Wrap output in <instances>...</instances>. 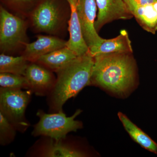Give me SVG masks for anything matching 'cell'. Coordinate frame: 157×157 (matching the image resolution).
Segmentation results:
<instances>
[{"label":"cell","mask_w":157,"mask_h":157,"mask_svg":"<svg viewBox=\"0 0 157 157\" xmlns=\"http://www.w3.org/2000/svg\"><path fill=\"white\" fill-rule=\"evenodd\" d=\"M132 14L143 29L152 34L155 33L157 30V11L152 3L135 9Z\"/></svg>","instance_id":"9a60e30c"},{"label":"cell","mask_w":157,"mask_h":157,"mask_svg":"<svg viewBox=\"0 0 157 157\" xmlns=\"http://www.w3.org/2000/svg\"><path fill=\"white\" fill-rule=\"evenodd\" d=\"M152 5L153 7H154L155 9L157 11V1L154 3H152Z\"/></svg>","instance_id":"7402d4cb"},{"label":"cell","mask_w":157,"mask_h":157,"mask_svg":"<svg viewBox=\"0 0 157 157\" xmlns=\"http://www.w3.org/2000/svg\"><path fill=\"white\" fill-rule=\"evenodd\" d=\"M94 63V57L89 51L56 71L57 77L52 95V105L55 111H62L69 99L91 84Z\"/></svg>","instance_id":"7a4b0ae2"},{"label":"cell","mask_w":157,"mask_h":157,"mask_svg":"<svg viewBox=\"0 0 157 157\" xmlns=\"http://www.w3.org/2000/svg\"><path fill=\"white\" fill-rule=\"evenodd\" d=\"M16 135V128L0 112V142L3 145L11 142Z\"/></svg>","instance_id":"ffe728a7"},{"label":"cell","mask_w":157,"mask_h":157,"mask_svg":"<svg viewBox=\"0 0 157 157\" xmlns=\"http://www.w3.org/2000/svg\"><path fill=\"white\" fill-rule=\"evenodd\" d=\"M70 8V17L68 32L70 39L67 46L77 56L83 55L89 51V48L82 36L77 11L78 0H67Z\"/></svg>","instance_id":"8fae6325"},{"label":"cell","mask_w":157,"mask_h":157,"mask_svg":"<svg viewBox=\"0 0 157 157\" xmlns=\"http://www.w3.org/2000/svg\"><path fill=\"white\" fill-rule=\"evenodd\" d=\"M81 112V109H77L73 116L67 117L63 111L48 114L39 110L37 115L40 119L35 125L33 135L48 136L56 141L64 139L68 133L82 128L81 122L75 120Z\"/></svg>","instance_id":"5b68a950"},{"label":"cell","mask_w":157,"mask_h":157,"mask_svg":"<svg viewBox=\"0 0 157 157\" xmlns=\"http://www.w3.org/2000/svg\"><path fill=\"white\" fill-rule=\"evenodd\" d=\"M0 86L5 88L29 89L28 83L25 76L12 73H0Z\"/></svg>","instance_id":"d6986e66"},{"label":"cell","mask_w":157,"mask_h":157,"mask_svg":"<svg viewBox=\"0 0 157 157\" xmlns=\"http://www.w3.org/2000/svg\"><path fill=\"white\" fill-rule=\"evenodd\" d=\"M31 91L2 87L0 90V112L16 129L21 131H25L29 125L25 113Z\"/></svg>","instance_id":"8992f818"},{"label":"cell","mask_w":157,"mask_h":157,"mask_svg":"<svg viewBox=\"0 0 157 157\" xmlns=\"http://www.w3.org/2000/svg\"><path fill=\"white\" fill-rule=\"evenodd\" d=\"M94 57L91 83L119 95H123L135 86L137 67L133 53L100 54Z\"/></svg>","instance_id":"6da1fadb"},{"label":"cell","mask_w":157,"mask_h":157,"mask_svg":"<svg viewBox=\"0 0 157 157\" xmlns=\"http://www.w3.org/2000/svg\"><path fill=\"white\" fill-rule=\"evenodd\" d=\"M52 72L37 62H30L25 75L29 89L40 95L53 89L56 78Z\"/></svg>","instance_id":"9c48e42d"},{"label":"cell","mask_w":157,"mask_h":157,"mask_svg":"<svg viewBox=\"0 0 157 157\" xmlns=\"http://www.w3.org/2000/svg\"><path fill=\"white\" fill-rule=\"evenodd\" d=\"M36 40L27 43L21 55L30 62H36L40 57L67 46V41L55 36L39 35Z\"/></svg>","instance_id":"30bf717a"},{"label":"cell","mask_w":157,"mask_h":157,"mask_svg":"<svg viewBox=\"0 0 157 157\" xmlns=\"http://www.w3.org/2000/svg\"><path fill=\"white\" fill-rule=\"evenodd\" d=\"M1 5L13 14L28 18L39 0H0Z\"/></svg>","instance_id":"e0dca14e"},{"label":"cell","mask_w":157,"mask_h":157,"mask_svg":"<svg viewBox=\"0 0 157 157\" xmlns=\"http://www.w3.org/2000/svg\"><path fill=\"white\" fill-rule=\"evenodd\" d=\"M70 13L67 0H39L27 19L34 33L61 38L68 31Z\"/></svg>","instance_id":"3957f363"},{"label":"cell","mask_w":157,"mask_h":157,"mask_svg":"<svg viewBox=\"0 0 157 157\" xmlns=\"http://www.w3.org/2000/svg\"><path fill=\"white\" fill-rule=\"evenodd\" d=\"M93 56L100 54L115 52L133 53L132 42L126 30H122L119 35L110 39H103L101 45L97 48L90 51Z\"/></svg>","instance_id":"7c38bea8"},{"label":"cell","mask_w":157,"mask_h":157,"mask_svg":"<svg viewBox=\"0 0 157 157\" xmlns=\"http://www.w3.org/2000/svg\"><path fill=\"white\" fill-rule=\"evenodd\" d=\"M24 56H18L1 53L0 55V73H7L25 76L30 63Z\"/></svg>","instance_id":"2e32d148"},{"label":"cell","mask_w":157,"mask_h":157,"mask_svg":"<svg viewBox=\"0 0 157 157\" xmlns=\"http://www.w3.org/2000/svg\"><path fill=\"white\" fill-rule=\"evenodd\" d=\"M98 14L94 26L98 33L105 25L117 20H129L133 15L123 0H95Z\"/></svg>","instance_id":"ba28073f"},{"label":"cell","mask_w":157,"mask_h":157,"mask_svg":"<svg viewBox=\"0 0 157 157\" xmlns=\"http://www.w3.org/2000/svg\"><path fill=\"white\" fill-rule=\"evenodd\" d=\"M77 57L72 50L65 46L40 57L36 62L56 72Z\"/></svg>","instance_id":"4fadbf2b"},{"label":"cell","mask_w":157,"mask_h":157,"mask_svg":"<svg viewBox=\"0 0 157 157\" xmlns=\"http://www.w3.org/2000/svg\"><path fill=\"white\" fill-rule=\"evenodd\" d=\"M118 116L126 131L134 141L145 149L157 154V144L153 140L123 113L119 112Z\"/></svg>","instance_id":"5bb4252c"},{"label":"cell","mask_w":157,"mask_h":157,"mask_svg":"<svg viewBox=\"0 0 157 157\" xmlns=\"http://www.w3.org/2000/svg\"><path fill=\"white\" fill-rule=\"evenodd\" d=\"M28 19L0 6V52L11 55L21 52L29 42Z\"/></svg>","instance_id":"277c9868"},{"label":"cell","mask_w":157,"mask_h":157,"mask_svg":"<svg viewBox=\"0 0 157 157\" xmlns=\"http://www.w3.org/2000/svg\"><path fill=\"white\" fill-rule=\"evenodd\" d=\"M52 142L45 149L43 155L45 157H80L85 156V154L79 151L71 148L59 141Z\"/></svg>","instance_id":"ac0fdd59"},{"label":"cell","mask_w":157,"mask_h":157,"mask_svg":"<svg viewBox=\"0 0 157 157\" xmlns=\"http://www.w3.org/2000/svg\"><path fill=\"white\" fill-rule=\"evenodd\" d=\"M127 8L132 13V11L139 7L146 6L156 2L157 0H123Z\"/></svg>","instance_id":"44dd1931"},{"label":"cell","mask_w":157,"mask_h":157,"mask_svg":"<svg viewBox=\"0 0 157 157\" xmlns=\"http://www.w3.org/2000/svg\"><path fill=\"white\" fill-rule=\"evenodd\" d=\"M97 9L95 0H78L77 11L82 33L89 51L97 48L104 39L95 28Z\"/></svg>","instance_id":"52a82bcc"}]
</instances>
